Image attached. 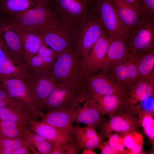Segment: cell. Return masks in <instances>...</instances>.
I'll return each instance as SVG.
<instances>
[{
  "label": "cell",
  "mask_w": 154,
  "mask_h": 154,
  "mask_svg": "<svg viewBox=\"0 0 154 154\" xmlns=\"http://www.w3.org/2000/svg\"><path fill=\"white\" fill-rule=\"evenodd\" d=\"M91 97L84 80L74 84H59L38 104V108L46 113L73 107L79 108L81 104Z\"/></svg>",
  "instance_id": "6da1fadb"
},
{
  "label": "cell",
  "mask_w": 154,
  "mask_h": 154,
  "mask_svg": "<svg viewBox=\"0 0 154 154\" xmlns=\"http://www.w3.org/2000/svg\"><path fill=\"white\" fill-rule=\"evenodd\" d=\"M30 153L29 147L25 145L15 149L11 154H29Z\"/></svg>",
  "instance_id": "ab89813d"
},
{
  "label": "cell",
  "mask_w": 154,
  "mask_h": 154,
  "mask_svg": "<svg viewBox=\"0 0 154 154\" xmlns=\"http://www.w3.org/2000/svg\"><path fill=\"white\" fill-rule=\"evenodd\" d=\"M121 22L129 34L135 30L142 15L135 7L123 0H112Z\"/></svg>",
  "instance_id": "d6986e66"
},
{
  "label": "cell",
  "mask_w": 154,
  "mask_h": 154,
  "mask_svg": "<svg viewBox=\"0 0 154 154\" xmlns=\"http://www.w3.org/2000/svg\"><path fill=\"white\" fill-rule=\"evenodd\" d=\"M112 40L106 34H104L98 39L93 45L89 53L83 61L85 79L100 70L102 61Z\"/></svg>",
  "instance_id": "9a60e30c"
},
{
  "label": "cell",
  "mask_w": 154,
  "mask_h": 154,
  "mask_svg": "<svg viewBox=\"0 0 154 154\" xmlns=\"http://www.w3.org/2000/svg\"><path fill=\"white\" fill-rule=\"evenodd\" d=\"M78 31L72 22L59 16L52 27L41 34L48 46L59 53L76 46Z\"/></svg>",
  "instance_id": "277c9868"
},
{
  "label": "cell",
  "mask_w": 154,
  "mask_h": 154,
  "mask_svg": "<svg viewBox=\"0 0 154 154\" xmlns=\"http://www.w3.org/2000/svg\"><path fill=\"white\" fill-rule=\"evenodd\" d=\"M109 144L115 154H128L124 146L122 136L118 133L110 134L107 137Z\"/></svg>",
  "instance_id": "836d02e7"
},
{
  "label": "cell",
  "mask_w": 154,
  "mask_h": 154,
  "mask_svg": "<svg viewBox=\"0 0 154 154\" xmlns=\"http://www.w3.org/2000/svg\"><path fill=\"white\" fill-rule=\"evenodd\" d=\"M1 84L0 82V85Z\"/></svg>",
  "instance_id": "7dc6e473"
},
{
  "label": "cell",
  "mask_w": 154,
  "mask_h": 154,
  "mask_svg": "<svg viewBox=\"0 0 154 154\" xmlns=\"http://www.w3.org/2000/svg\"><path fill=\"white\" fill-rule=\"evenodd\" d=\"M128 38L130 52L142 53L154 50L153 15H142L135 30Z\"/></svg>",
  "instance_id": "30bf717a"
},
{
  "label": "cell",
  "mask_w": 154,
  "mask_h": 154,
  "mask_svg": "<svg viewBox=\"0 0 154 154\" xmlns=\"http://www.w3.org/2000/svg\"><path fill=\"white\" fill-rule=\"evenodd\" d=\"M125 2L135 7L140 12L139 4V0H123Z\"/></svg>",
  "instance_id": "b9f144b4"
},
{
  "label": "cell",
  "mask_w": 154,
  "mask_h": 154,
  "mask_svg": "<svg viewBox=\"0 0 154 154\" xmlns=\"http://www.w3.org/2000/svg\"><path fill=\"white\" fill-rule=\"evenodd\" d=\"M139 4L142 15H153L154 13V0H139Z\"/></svg>",
  "instance_id": "8d00e7d4"
},
{
  "label": "cell",
  "mask_w": 154,
  "mask_h": 154,
  "mask_svg": "<svg viewBox=\"0 0 154 154\" xmlns=\"http://www.w3.org/2000/svg\"><path fill=\"white\" fill-rule=\"evenodd\" d=\"M80 151L73 141L64 143H56L50 154H75Z\"/></svg>",
  "instance_id": "e575fe53"
},
{
  "label": "cell",
  "mask_w": 154,
  "mask_h": 154,
  "mask_svg": "<svg viewBox=\"0 0 154 154\" xmlns=\"http://www.w3.org/2000/svg\"><path fill=\"white\" fill-rule=\"evenodd\" d=\"M96 128L89 125L82 127L74 126L73 141L80 150L86 149H99L102 139L97 133Z\"/></svg>",
  "instance_id": "ac0fdd59"
},
{
  "label": "cell",
  "mask_w": 154,
  "mask_h": 154,
  "mask_svg": "<svg viewBox=\"0 0 154 154\" xmlns=\"http://www.w3.org/2000/svg\"><path fill=\"white\" fill-rule=\"evenodd\" d=\"M140 53H141L130 51L125 61L128 78L133 88L139 80L136 66V62Z\"/></svg>",
  "instance_id": "1f68e13d"
},
{
  "label": "cell",
  "mask_w": 154,
  "mask_h": 154,
  "mask_svg": "<svg viewBox=\"0 0 154 154\" xmlns=\"http://www.w3.org/2000/svg\"><path fill=\"white\" fill-rule=\"evenodd\" d=\"M88 4L91 5L92 2L93 1L92 0H83Z\"/></svg>",
  "instance_id": "ee69618b"
},
{
  "label": "cell",
  "mask_w": 154,
  "mask_h": 154,
  "mask_svg": "<svg viewBox=\"0 0 154 154\" xmlns=\"http://www.w3.org/2000/svg\"><path fill=\"white\" fill-rule=\"evenodd\" d=\"M0 38L4 43L15 63L23 69L27 68L20 38L2 16L0 17Z\"/></svg>",
  "instance_id": "7c38bea8"
},
{
  "label": "cell",
  "mask_w": 154,
  "mask_h": 154,
  "mask_svg": "<svg viewBox=\"0 0 154 154\" xmlns=\"http://www.w3.org/2000/svg\"><path fill=\"white\" fill-rule=\"evenodd\" d=\"M28 130L27 127L14 122L0 120V138L25 139Z\"/></svg>",
  "instance_id": "83f0119b"
},
{
  "label": "cell",
  "mask_w": 154,
  "mask_h": 154,
  "mask_svg": "<svg viewBox=\"0 0 154 154\" xmlns=\"http://www.w3.org/2000/svg\"><path fill=\"white\" fill-rule=\"evenodd\" d=\"M99 149L101 150L102 154H115L107 141L102 140Z\"/></svg>",
  "instance_id": "74e56055"
},
{
  "label": "cell",
  "mask_w": 154,
  "mask_h": 154,
  "mask_svg": "<svg viewBox=\"0 0 154 154\" xmlns=\"http://www.w3.org/2000/svg\"><path fill=\"white\" fill-rule=\"evenodd\" d=\"M94 11L98 14L107 35L111 39L128 38L130 34L120 20L112 0H96Z\"/></svg>",
  "instance_id": "5b68a950"
},
{
  "label": "cell",
  "mask_w": 154,
  "mask_h": 154,
  "mask_svg": "<svg viewBox=\"0 0 154 154\" xmlns=\"http://www.w3.org/2000/svg\"><path fill=\"white\" fill-rule=\"evenodd\" d=\"M78 28L76 46L83 61L98 39L106 33L98 14L94 11Z\"/></svg>",
  "instance_id": "52a82bcc"
},
{
  "label": "cell",
  "mask_w": 154,
  "mask_h": 154,
  "mask_svg": "<svg viewBox=\"0 0 154 154\" xmlns=\"http://www.w3.org/2000/svg\"><path fill=\"white\" fill-rule=\"evenodd\" d=\"M82 154H96L93 149H83L82 152Z\"/></svg>",
  "instance_id": "7bdbcfd3"
},
{
  "label": "cell",
  "mask_w": 154,
  "mask_h": 154,
  "mask_svg": "<svg viewBox=\"0 0 154 154\" xmlns=\"http://www.w3.org/2000/svg\"><path fill=\"white\" fill-rule=\"evenodd\" d=\"M48 46L44 42L40 47L37 54L42 59L46 68L50 70L59 53Z\"/></svg>",
  "instance_id": "d6a6232c"
},
{
  "label": "cell",
  "mask_w": 154,
  "mask_h": 154,
  "mask_svg": "<svg viewBox=\"0 0 154 154\" xmlns=\"http://www.w3.org/2000/svg\"><path fill=\"white\" fill-rule=\"evenodd\" d=\"M93 1H94L95 2L96 0H92Z\"/></svg>",
  "instance_id": "bcb514c9"
},
{
  "label": "cell",
  "mask_w": 154,
  "mask_h": 154,
  "mask_svg": "<svg viewBox=\"0 0 154 154\" xmlns=\"http://www.w3.org/2000/svg\"><path fill=\"white\" fill-rule=\"evenodd\" d=\"M25 139L29 142L30 149L32 150L34 147L36 149L37 154H50L53 148L57 143L35 134L29 130Z\"/></svg>",
  "instance_id": "f546056e"
},
{
  "label": "cell",
  "mask_w": 154,
  "mask_h": 154,
  "mask_svg": "<svg viewBox=\"0 0 154 154\" xmlns=\"http://www.w3.org/2000/svg\"><path fill=\"white\" fill-rule=\"evenodd\" d=\"M0 82L11 97L32 113L36 119L38 116L41 118L43 116L44 114L38 109L37 100L22 80L5 78L0 80Z\"/></svg>",
  "instance_id": "9c48e42d"
},
{
  "label": "cell",
  "mask_w": 154,
  "mask_h": 154,
  "mask_svg": "<svg viewBox=\"0 0 154 154\" xmlns=\"http://www.w3.org/2000/svg\"><path fill=\"white\" fill-rule=\"evenodd\" d=\"M128 154L146 153L143 149L144 139L142 134L137 131H132L121 135Z\"/></svg>",
  "instance_id": "f1b7e54d"
},
{
  "label": "cell",
  "mask_w": 154,
  "mask_h": 154,
  "mask_svg": "<svg viewBox=\"0 0 154 154\" xmlns=\"http://www.w3.org/2000/svg\"><path fill=\"white\" fill-rule=\"evenodd\" d=\"M0 100L9 101H15L9 95L1 84L0 85Z\"/></svg>",
  "instance_id": "f35d334b"
},
{
  "label": "cell",
  "mask_w": 154,
  "mask_h": 154,
  "mask_svg": "<svg viewBox=\"0 0 154 154\" xmlns=\"http://www.w3.org/2000/svg\"><path fill=\"white\" fill-rule=\"evenodd\" d=\"M24 75L22 80L37 100L38 105L57 85L48 70L34 69L28 67Z\"/></svg>",
  "instance_id": "ba28073f"
},
{
  "label": "cell",
  "mask_w": 154,
  "mask_h": 154,
  "mask_svg": "<svg viewBox=\"0 0 154 154\" xmlns=\"http://www.w3.org/2000/svg\"><path fill=\"white\" fill-rule=\"evenodd\" d=\"M106 71L114 81L125 91L128 92L133 88L128 78L125 61Z\"/></svg>",
  "instance_id": "4dcf8cb0"
},
{
  "label": "cell",
  "mask_w": 154,
  "mask_h": 154,
  "mask_svg": "<svg viewBox=\"0 0 154 154\" xmlns=\"http://www.w3.org/2000/svg\"><path fill=\"white\" fill-rule=\"evenodd\" d=\"M57 84L84 81L83 60L76 46L59 53L50 70Z\"/></svg>",
  "instance_id": "3957f363"
},
{
  "label": "cell",
  "mask_w": 154,
  "mask_h": 154,
  "mask_svg": "<svg viewBox=\"0 0 154 154\" xmlns=\"http://www.w3.org/2000/svg\"><path fill=\"white\" fill-rule=\"evenodd\" d=\"M50 4L48 0H1L0 14L19 12Z\"/></svg>",
  "instance_id": "cb8c5ba5"
},
{
  "label": "cell",
  "mask_w": 154,
  "mask_h": 154,
  "mask_svg": "<svg viewBox=\"0 0 154 154\" xmlns=\"http://www.w3.org/2000/svg\"><path fill=\"white\" fill-rule=\"evenodd\" d=\"M141 127L136 110L123 107L107 121L99 125V135L102 140L115 132L121 135L137 131Z\"/></svg>",
  "instance_id": "8992f818"
},
{
  "label": "cell",
  "mask_w": 154,
  "mask_h": 154,
  "mask_svg": "<svg viewBox=\"0 0 154 154\" xmlns=\"http://www.w3.org/2000/svg\"><path fill=\"white\" fill-rule=\"evenodd\" d=\"M25 145H27L30 148V144L29 141L24 138H0V146L9 147L15 149Z\"/></svg>",
  "instance_id": "d590c367"
},
{
  "label": "cell",
  "mask_w": 154,
  "mask_h": 154,
  "mask_svg": "<svg viewBox=\"0 0 154 154\" xmlns=\"http://www.w3.org/2000/svg\"><path fill=\"white\" fill-rule=\"evenodd\" d=\"M50 5L2 16L13 26L21 30L41 34L52 27L59 18L57 13L50 8Z\"/></svg>",
  "instance_id": "7a4b0ae2"
},
{
  "label": "cell",
  "mask_w": 154,
  "mask_h": 154,
  "mask_svg": "<svg viewBox=\"0 0 154 154\" xmlns=\"http://www.w3.org/2000/svg\"><path fill=\"white\" fill-rule=\"evenodd\" d=\"M80 108L73 107L47 113L41 118V121L73 137L74 125L73 124L76 121Z\"/></svg>",
  "instance_id": "4fadbf2b"
},
{
  "label": "cell",
  "mask_w": 154,
  "mask_h": 154,
  "mask_svg": "<svg viewBox=\"0 0 154 154\" xmlns=\"http://www.w3.org/2000/svg\"><path fill=\"white\" fill-rule=\"evenodd\" d=\"M139 80L154 78V51L140 53L136 62Z\"/></svg>",
  "instance_id": "d4e9b609"
},
{
  "label": "cell",
  "mask_w": 154,
  "mask_h": 154,
  "mask_svg": "<svg viewBox=\"0 0 154 154\" xmlns=\"http://www.w3.org/2000/svg\"><path fill=\"white\" fill-rule=\"evenodd\" d=\"M52 2L59 16L71 21L77 27L94 12L91 5L83 0H52Z\"/></svg>",
  "instance_id": "8fae6325"
},
{
  "label": "cell",
  "mask_w": 154,
  "mask_h": 154,
  "mask_svg": "<svg viewBox=\"0 0 154 154\" xmlns=\"http://www.w3.org/2000/svg\"><path fill=\"white\" fill-rule=\"evenodd\" d=\"M136 113L139 122L144 132L152 144V149L154 150V114L153 111L142 109L138 105Z\"/></svg>",
  "instance_id": "4316f807"
},
{
  "label": "cell",
  "mask_w": 154,
  "mask_h": 154,
  "mask_svg": "<svg viewBox=\"0 0 154 154\" xmlns=\"http://www.w3.org/2000/svg\"><path fill=\"white\" fill-rule=\"evenodd\" d=\"M28 126L31 132L57 143H64L73 140L72 136L42 121L34 120Z\"/></svg>",
  "instance_id": "ffe728a7"
},
{
  "label": "cell",
  "mask_w": 154,
  "mask_h": 154,
  "mask_svg": "<svg viewBox=\"0 0 154 154\" xmlns=\"http://www.w3.org/2000/svg\"><path fill=\"white\" fill-rule=\"evenodd\" d=\"M9 24L20 38L27 63L30 58L37 54L40 47L44 42L42 37L41 34L21 30Z\"/></svg>",
  "instance_id": "7402d4cb"
},
{
  "label": "cell",
  "mask_w": 154,
  "mask_h": 154,
  "mask_svg": "<svg viewBox=\"0 0 154 154\" xmlns=\"http://www.w3.org/2000/svg\"><path fill=\"white\" fill-rule=\"evenodd\" d=\"M154 93V79H140L133 88L127 92L125 105L129 108H135L138 102L147 100L153 96Z\"/></svg>",
  "instance_id": "44dd1931"
},
{
  "label": "cell",
  "mask_w": 154,
  "mask_h": 154,
  "mask_svg": "<svg viewBox=\"0 0 154 154\" xmlns=\"http://www.w3.org/2000/svg\"><path fill=\"white\" fill-rule=\"evenodd\" d=\"M0 1H1V0H0Z\"/></svg>",
  "instance_id": "c3c4849f"
},
{
  "label": "cell",
  "mask_w": 154,
  "mask_h": 154,
  "mask_svg": "<svg viewBox=\"0 0 154 154\" xmlns=\"http://www.w3.org/2000/svg\"><path fill=\"white\" fill-rule=\"evenodd\" d=\"M127 93L93 96L88 101L102 116L110 118L123 107Z\"/></svg>",
  "instance_id": "2e32d148"
},
{
  "label": "cell",
  "mask_w": 154,
  "mask_h": 154,
  "mask_svg": "<svg viewBox=\"0 0 154 154\" xmlns=\"http://www.w3.org/2000/svg\"><path fill=\"white\" fill-rule=\"evenodd\" d=\"M84 80L91 97L95 96L127 93L114 81L106 71L101 70L98 73L89 76Z\"/></svg>",
  "instance_id": "5bb4252c"
},
{
  "label": "cell",
  "mask_w": 154,
  "mask_h": 154,
  "mask_svg": "<svg viewBox=\"0 0 154 154\" xmlns=\"http://www.w3.org/2000/svg\"><path fill=\"white\" fill-rule=\"evenodd\" d=\"M17 103V102L15 100L13 101H9L0 100V108Z\"/></svg>",
  "instance_id": "60d3db41"
},
{
  "label": "cell",
  "mask_w": 154,
  "mask_h": 154,
  "mask_svg": "<svg viewBox=\"0 0 154 154\" xmlns=\"http://www.w3.org/2000/svg\"><path fill=\"white\" fill-rule=\"evenodd\" d=\"M48 1L50 3H51L52 1V0H48Z\"/></svg>",
  "instance_id": "f6af8a7d"
},
{
  "label": "cell",
  "mask_w": 154,
  "mask_h": 154,
  "mask_svg": "<svg viewBox=\"0 0 154 154\" xmlns=\"http://www.w3.org/2000/svg\"><path fill=\"white\" fill-rule=\"evenodd\" d=\"M127 39L121 37L112 40L102 61L100 70H108L125 61L130 52L127 41Z\"/></svg>",
  "instance_id": "e0dca14e"
},
{
  "label": "cell",
  "mask_w": 154,
  "mask_h": 154,
  "mask_svg": "<svg viewBox=\"0 0 154 154\" xmlns=\"http://www.w3.org/2000/svg\"><path fill=\"white\" fill-rule=\"evenodd\" d=\"M36 119L32 113L18 103L0 108V120L12 121L27 127Z\"/></svg>",
  "instance_id": "603a6c76"
},
{
  "label": "cell",
  "mask_w": 154,
  "mask_h": 154,
  "mask_svg": "<svg viewBox=\"0 0 154 154\" xmlns=\"http://www.w3.org/2000/svg\"><path fill=\"white\" fill-rule=\"evenodd\" d=\"M88 100L84 103L80 108L76 122L97 127L104 123L105 118L90 104Z\"/></svg>",
  "instance_id": "484cf974"
}]
</instances>
